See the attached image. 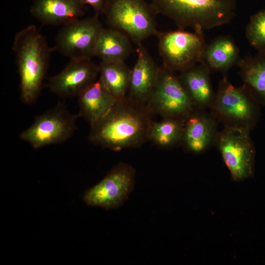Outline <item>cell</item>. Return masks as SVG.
Listing matches in <instances>:
<instances>
[{"label": "cell", "mask_w": 265, "mask_h": 265, "mask_svg": "<svg viewBox=\"0 0 265 265\" xmlns=\"http://www.w3.org/2000/svg\"><path fill=\"white\" fill-rule=\"evenodd\" d=\"M130 40L119 30L104 28L96 44L95 55L101 61H124L132 51Z\"/></svg>", "instance_id": "cell-20"}, {"label": "cell", "mask_w": 265, "mask_h": 265, "mask_svg": "<svg viewBox=\"0 0 265 265\" xmlns=\"http://www.w3.org/2000/svg\"><path fill=\"white\" fill-rule=\"evenodd\" d=\"M76 118L63 103H58L37 116L33 124L21 132L20 138L34 149L64 142L77 130Z\"/></svg>", "instance_id": "cell-8"}, {"label": "cell", "mask_w": 265, "mask_h": 265, "mask_svg": "<svg viewBox=\"0 0 265 265\" xmlns=\"http://www.w3.org/2000/svg\"><path fill=\"white\" fill-rule=\"evenodd\" d=\"M241 58L239 50L234 39L229 35L218 36L207 44L199 63L211 73L223 75L238 65Z\"/></svg>", "instance_id": "cell-17"}, {"label": "cell", "mask_w": 265, "mask_h": 265, "mask_svg": "<svg viewBox=\"0 0 265 265\" xmlns=\"http://www.w3.org/2000/svg\"><path fill=\"white\" fill-rule=\"evenodd\" d=\"M85 10L80 0H34L30 12L43 25L64 26L79 19Z\"/></svg>", "instance_id": "cell-15"}, {"label": "cell", "mask_w": 265, "mask_h": 265, "mask_svg": "<svg viewBox=\"0 0 265 265\" xmlns=\"http://www.w3.org/2000/svg\"><path fill=\"white\" fill-rule=\"evenodd\" d=\"M135 183V169L121 162L99 183L86 190L83 200L88 206L107 210L117 209L128 199Z\"/></svg>", "instance_id": "cell-9"}, {"label": "cell", "mask_w": 265, "mask_h": 265, "mask_svg": "<svg viewBox=\"0 0 265 265\" xmlns=\"http://www.w3.org/2000/svg\"><path fill=\"white\" fill-rule=\"evenodd\" d=\"M79 116L83 117L90 126L102 119L118 101L98 79L79 96Z\"/></svg>", "instance_id": "cell-16"}, {"label": "cell", "mask_w": 265, "mask_h": 265, "mask_svg": "<svg viewBox=\"0 0 265 265\" xmlns=\"http://www.w3.org/2000/svg\"><path fill=\"white\" fill-rule=\"evenodd\" d=\"M250 131L224 127L219 132L214 145L235 182L251 177L254 172L255 149Z\"/></svg>", "instance_id": "cell-7"}, {"label": "cell", "mask_w": 265, "mask_h": 265, "mask_svg": "<svg viewBox=\"0 0 265 265\" xmlns=\"http://www.w3.org/2000/svg\"><path fill=\"white\" fill-rule=\"evenodd\" d=\"M245 36L250 46L258 52H265V9L250 17Z\"/></svg>", "instance_id": "cell-23"}, {"label": "cell", "mask_w": 265, "mask_h": 265, "mask_svg": "<svg viewBox=\"0 0 265 265\" xmlns=\"http://www.w3.org/2000/svg\"><path fill=\"white\" fill-rule=\"evenodd\" d=\"M205 110L195 109L186 118L181 144L187 152L200 154L215 144L218 121Z\"/></svg>", "instance_id": "cell-13"}, {"label": "cell", "mask_w": 265, "mask_h": 265, "mask_svg": "<svg viewBox=\"0 0 265 265\" xmlns=\"http://www.w3.org/2000/svg\"><path fill=\"white\" fill-rule=\"evenodd\" d=\"M260 106L243 85L234 86L223 75L209 109L224 127L250 131L259 121Z\"/></svg>", "instance_id": "cell-4"}, {"label": "cell", "mask_w": 265, "mask_h": 265, "mask_svg": "<svg viewBox=\"0 0 265 265\" xmlns=\"http://www.w3.org/2000/svg\"><path fill=\"white\" fill-rule=\"evenodd\" d=\"M186 118L164 117L158 122L152 123L149 140L156 146L168 149L181 144Z\"/></svg>", "instance_id": "cell-22"}, {"label": "cell", "mask_w": 265, "mask_h": 265, "mask_svg": "<svg viewBox=\"0 0 265 265\" xmlns=\"http://www.w3.org/2000/svg\"><path fill=\"white\" fill-rule=\"evenodd\" d=\"M151 114L146 106L126 97L118 100L102 119L91 126L88 140L114 151L139 147L149 140Z\"/></svg>", "instance_id": "cell-1"}, {"label": "cell", "mask_w": 265, "mask_h": 265, "mask_svg": "<svg viewBox=\"0 0 265 265\" xmlns=\"http://www.w3.org/2000/svg\"><path fill=\"white\" fill-rule=\"evenodd\" d=\"M211 74L204 65L198 63L178 75L195 109H209L213 100L215 92Z\"/></svg>", "instance_id": "cell-18"}, {"label": "cell", "mask_w": 265, "mask_h": 265, "mask_svg": "<svg viewBox=\"0 0 265 265\" xmlns=\"http://www.w3.org/2000/svg\"><path fill=\"white\" fill-rule=\"evenodd\" d=\"M145 106L151 114L162 118H186L195 109L178 75L162 67Z\"/></svg>", "instance_id": "cell-10"}, {"label": "cell", "mask_w": 265, "mask_h": 265, "mask_svg": "<svg viewBox=\"0 0 265 265\" xmlns=\"http://www.w3.org/2000/svg\"><path fill=\"white\" fill-rule=\"evenodd\" d=\"M137 59L131 69L126 98L135 104L145 106L158 81L160 68L142 43L137 45Z\"/></svg>", "instance_id": "cell-14"}, {"label": "cell", "mask_w": 265, "mask_h": 265, "mask_svg": "<svg viewBox=\"0 0 265 265\" xmlns=\"http://www.w3.org/2000/svg\"><path fill=\"white\" fill-rule=\"evenodd\" d=\"M157 14L171 20L179 29L207 30L230 23L237 0H150Z\"/></svg>", "instance_id": "cell-3"}, {"label": "cell", "mask_w": 265, "mask_h": 265, "mask_svg": "<svg viewBox=\"0 0 265 265\" xmlns=\"http://www.w3.org/2000/svg\"><path fill=\"white\" fill-rule=\"evenodd\" d=\"M84 5L88 4L94 10L95 14H104L109 0H80Z\"/></svg>", "instance_id": "cell-24"}, {"label": "cell", "mask_w": 265, "mask_h": 265, "mask_svg": "<svg viewBox=\"0 0 265 265\" xmlns=\"http://www.w3.org/2000/svg\"><path fill=\"white\" fill-rule=\"evenodd\" d=\"M158 47L162 67L179 73L199 63L206 47L203 31L180 29L158 32Z\"/></svg>", "instance_id": "cell-6"}, {"label": "cell", "mask_w": 265, "mask_h": 265, "mask_svg": "<svg viewBox=\"0 0 265 265\" xmlns=\"http://www.w3.org/2000/svg\"><path fill=\"white\" fill-rule=\"evenodd\" d=\"M99 79L118 100L126 97L130 83L131 69L124 61H101L99 65Z\"/></svg>", "instance_id": "cell-21"}, {"label": "cell", "mask_w": 265, "mask_h": 265, "mask_svg": "<svg viewBox=\"0 0 265 265\" xmlns=\"http://www.w3.org/2000/svg\"><path fill=\"white\" fill-rule=\"evenodd\" d=\"M99 74V65L92 59L70 60L59 73L48 79L47 85L61 97L78 96L96 80Z\"/></svg>", "instance_id": "cell-12"}, {"label": "cell", "mask_w": 265, "mask_h": 265, "mask_svg": "<svg viewBox=\"0 0 265 265\" xmlns=\"http://www.w3.org/2000/svg\"><path fill=\"white\" fill-rule=\"evenodd\" d=\"M237 67L242 85L260 105L265 106V52L241 58Z\"/></svg>", "instance_id": "cell-19"}, {"label": "cell", "mask_w": 265, "mask_h": 265, "mask_svg": "<svg viewBox=\"0 0 265 265\" xmlns=\"http://www.w3.org/2000/svg\"><path fill=\"white\" fill-rule=\"evenodd\" d=\"M99 16L78 19L64 25L55 39L53 51L70 60L92 59L96 44L104 28Z\"/></svg>", "instance_id": "cell-11"}, {"label": "cell", "mask_w": 265, "mask_h": 265, "mask_svg": "<svg viewBox=\"0 0 265 265\" xmlns=\"http://www.w3.org/2000/svg\"><path fill=\"white\" fill-rule=\"evenodd\" d=\"M13 50L20 78V97L26 104L34 103L40 93L53 49L35 25H29L15 36Z\"/></svg>", "instance_id": "cell-2"}, {"label": "cell", "mask_w": 265, "mask_h": 265, "mask_svg": "<svg viewBox=\"0 0 265 265\" xmlns=\"http://www.w3.org/2000/svg\"><path fill=\"white\" fill-rule=\"evenodd\" d=\"M156 14L144 0H109L104 13L110 28L123 32L137 46L158 33Z\"/></svg>", "instance_id": "cell-5"}]
</instances>
